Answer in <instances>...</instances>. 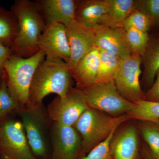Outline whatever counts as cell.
<instances>
[{
  "label": "cell",
  "instance_id": "6da1fadb",
  "mask_svg": "<svg viewBox=\"0 0 159 159\" xmlns=\"http://www.w3.org/2000/svg\"><path fill=\"white\" fill-rule=\"evenodd\" d=\"M11 10L18 21L17 37L11 48L12 54L27 58L39 51L38 43L46 24L34 2L16 0Z\"/></svg>",
  "mask_w": 159,
  "mask_h": 159
},
{
  "label": "cell",
  "instance_id": "7a4b0ae2",
  "mask_svg": "<svg viewBox=\"0 0 159 159\" xmlns=\"http://www.w3.org/2000/svg\"><path fill=\"white\" fill-rule=\"evenodd\" d=\"M72 79L68 66L63 61L45 58L34 73L28 104L41 103L51 94L63 96L73 87Z\"/></svg>",
  "mask_w": 159,
  "mask_h": 159
},
{
  "label": "cell",
  "instance_id": "3957f363",
  "mask_svg": "<svg viewBox=\"0 0 159 159\" xmlns=\"http://www.w3.org/2000/svg\"><path fill=\"white\" fill-rule=\"evenodd\" d=\"M30 148L37 159H51V133L53 121L43 103L27 104L16 113Z\"/></svg>",
  "mask_w": 159,
  "mask_h": 159
},
{
  "label": "cell",
  "instance_id": "277c9868",
  "mask_svg": "<svg viewBox=\"0 0 159 159\" xmlns=\"http://www.w3.org/2000/svg\"><path fill=\"white\" fill-rule=\"evenodd\" d=\"M130 119L127 114L113 117L89 107L73 126L82 139L79 159L85 156L95 146L107 139L112 132L117 130L120 125Z\"/></svg>",
  "mask_w": 159,
  "mask_h": 159
},
{
  "label": "cell",
  "instance_id": "5b68a950",
  "mask_svg": "<svg viewBox=\"0 0 159 159\" xmlns=\"http://www.w3.org/2000/svg\"><path fill=\"white\" fill-rule=\"evenodd\" d=\"M45 58L44 52L39 50L27 58L12 54L5 62L4 69L8 88L21 107L28 104L34 73Z\"/></svg>",
  "mask_w": 159,
  "mask_h": 159
},
{
  "label": "cell",
  "instance_id": "8992f818",
  "mask_svg": "<svg viewBox=\"0 0 159 159\" xmlns=\"http://www.w3.org/2000/svg\"><path fill=\"white\" fill-rule=\"evenodd\" d=\"M81 90L85 96L89 107L113 117L126 115L134 104L123 98L119 94L115 80L95 82Z\"/></svg>",
  "mask_w": 159,
  "mask_h": 159
},
{
  "label": "cell",
  "instance_id": "52a82bcc",
  "mask_svg": "<svg viewBox=\"0 0 159 159\" xmlns=\"http://www.w3.org/2000/svg\"><path fill=\"white\" fill-rule=\"evenodd\" d=\"M16 116L0 119V159H37L30 148L21 122Z\"/></svg>",
  "mask_w": 159,
  "mask_h": 159
},
{
  "label": "cell",
  "instance_id": "ba28073f",
  "mask_svg": "<svg viewBox=\"0 0 159 159\" xmlns=\"http://www.w3.org/2000/svg\"><path fill=\"white\" fill-rule=\"evenodd\" d=\"M89 107L83 92L73 87L63 96L55 97L47 108L53 122L73 126Z\"/></svg>",
  "mask_w": 159,
  "mask_h": 159
},
{
  "label": "cell",
  "instance_id": "9c48e42d",
  "mask_svg": "<svg viewBox=\"0 0 159 159\" xmlns=\"http://www.w3.org/2000/svg\"><path fill=\"white\" fill-rule=\"evenodd\" d=\"M141 56L131 54L121 59L119 72L115 79L117 90L121 96L134 103L145 99V93L140 84L142 74Z\"/></svg>",
  "mask_w": 159,
  "mask_h": 159
},
{
  "label": "cell",
  "instance_id": "30bf717a",
  "mask_svg": "<svg viewBox=\"0 0 159 159\" xmlns=\"http://www.w3.org/2000/svg\"><path fill=\"white\" fill-rule=\"evenodd\" d=\"M51 159H79L82 139L74 126L53 122L51 133Z\"/></svg>",
  "mask_w": 159,
  "mask_h": 159
},
{
  "label": "cell",
  "instance_id": "8fae6325",
  "mask_svg": "<svg viewBox=\"0 0 159 159\" xmlns=\"http://www.w3.org/2000/svg\"><path fill=\"white\" fill-rule=\"evenodd\" d=\"M39 50L44 52L46 59L61 60L68 64L71 51L66 26L54 23L46 25L39 41Z\"/></svg>",
  "mask_w": 159,
  "mask_h": 159
},
{
  "label": "cell",
  "instance_id": "7c38bea8",
  "mask_svg": "<svg viewBox=\"0 0 159 159\" xmlns=\"http://www.w3.org/2000/svg\"><path fill=\"white\" fill-rule=\"evenodd\" d=\"M95 47L120 57L121 59L131 54L125 29L102 25L93 29Z\"/></svg>",
  "mask_w": 159,
  "mask_h": 159
},
{
  "label": "cell",
  "instance_id": "4fadbf2b",
  "mask_svg": "<svg viewBox=\"0 0 159 159\" xmlns=\"http://www.w3.org/2000/svg\"><path fill=\"white\" fill-rule=\"evenodd\" d=\"M66 27L70 48V60L68 64L70 71L95 47V36L93 29L83 25L76 20Z\"/></svg>",
  "mask_w": 159,
  "mask_h": 159
},
{
  "label": "cell",
  "instance_id": "5bb4252c",
  "mask_svg": "<svg viewBox=\"0 0 159 159\" xmlns=\"http://www.w3.org/2000/svg\"><path fill=\"white\" fill-rule=\"evenodd\" d=\"M34 2L46 25L58 23L66 27L75 20L77 1L39 0Z\"/></svg>",
  "mask_w": 159,
  "mask_h": 159
},
{
  "label": "cell",
  "instance_id": "9a60e30c",
  "mask_svg": "<svg viewBox=\"0 0 159 159\" xmlns=\"http://www.w3.org/2000/svg\"><path fill=\"white\" fill-rule=\"evenodd\" d=\"M138 129L128 124L116 131L111 142L113 159H139L140 147Z\"/></svg>",
  "mask_w": 159,
  "mask_h": 159
},
{
  "label": "cell",
  "instance_id": "2e32d148",
  "mask_svg": "<svg viewBox=\"0 0 159 159\" xmlns=\"http://www.w3.org/2000/svg\"><path fill=\"white\" fill-rule=\"evenodd\" d=\"M99 62V50L95 47L70 71L77 88L82 89L96 82Z\"/></svg>",
  "mask_w": 159,
  "mask_h": 159
},
{
  "label": "cell",
  "instance_id": "e0dca14e",
  "mask_svg": "<svg viewBox=\"0 0 159 159\" xmlns=\"http://www.w3.org/2000/svg\"><path fill=\"white\" fill-rule=\"evenodd\" d=\"M108 9V0L77 1L75 19L83 25L93 29L100 25Z\"/></svg>",
  "mask_w": 159,
  "mask_h": 159
},
{
  "label": "cell",
  "instance_id": "ac0fdd59",
  "mask_svg": "<svg viewBox=\"0 0 159 159\" xmlns=\"http://www.w3.org/2000/svg\"><path fill=\"white\" fill-rule=\"evenodd\" d=\"M141 58L143 65L142 80L145 87L149 89L153 84L159 70V35L149 39Z\"/></svg>",
  "mask_w": 159,
  "mask_h": 159
},
{
  "label": "cell",
  "instance_id": "d6986e66",
  "mask_svg": "<svg viewBox=\"0 0 159 159\" xmlns=\"http://www.w3.org/2000/svg\"><path fill=\"white\" fill-rule=\"evenodd\" d=\"M108 9L100 25L118 28L135 9L134 0H108Z\"/></svg>",
  "mask_w": 159,
  "mask_h": 159
},
{
  "label": "cell",
  "instance_id": "ffe728a7",
  "mask_svg": "<svg viewBox=\"0 0 159 159\" xmlns=\"http://www.w3.org/2000/svg\"><path fill=\"white\" fill-rule=\"evenodd\" d=\"M18 31V21L14 12L0 6V43L11 48Z\"/></svg>",
  "mask_w": 159,
  "mask_h": 159
},
{
  "label": "cell",
  "instance_id": "44dd1931",
  "mask_svg": "<svg viewBox=\"0 0 159 159\" xmlns=\"http://www.w3.org/2000/svg\"><path fill=\"white\" fill-rule=\"evenodd\" d=\"M99 50V66L95 82L115 80L120 67L121 58L104 50Z\"/></svg>",
  "mask_w": 159,
  "mask_h": 159
},
{
  "label": "cell",
  "instance_id": "7402d4cb",
  "mask_svg": "<svg viewBox=\"0 0 159 159\" xmlns=\"http://www.w3.org/2000/svg\"><path fill=\"white\" fill-rule=\"evenodd\" d=\"M134 104L133 108L127 114L131 119L148 122L159 120V102L143 99Z\"/></svg>",
  "mask_w": 159,
  "mask_h": 159
},
{
  "label": "cell",
  "instance_id": "603a6c76",
  "mask_svg": "<svg viewBox=\"0 0 159 159\" xmlns=\"http://www.w3.org/2000/svg\"><path fill=\"white\" fill-rule=\"evenodd\" d=\"M139 131L157 159H159V125L156 122L140 121Z\"/></svg>",
  "mask_w": 159,
  "mask_h": 159
},
{
  "label": "cell",
  "instance_id": "cb8c5ba5",
  "mask_svg": "<svg viewBox=\"0 0 159 159\" xmlns=\"http://www.w3.org/2000/svg\"><path fill=\"white\" fill-rule=\"evenodd\" d=\"M20 107L8 88L5 74L0 85V119L16 115Z\"/></svg>",
  "mask_w": 159,
  "mask_h": 159
},
{
  "label": "cell",
  "instance_id": "d4e9b609",
  "mask_svg": "<svg viewBox=\"0 0 159 159\" xmlns=\"http://www.w3.org/2000/svg\"><path fill=\"white\" fill-rule=\"evenodd\" d=\"M124 29L132 54L142 56L149 42L148 32L132 28Z\"/></svg>",
  "mask_w": 159,
  "mask_h": 159
},
{
  "label": "cell",
  "instance_id": "484cf974",
  "mask_svg": "<svg viewBox=\"0 0 159 159\" xmlns=\"http://www.w3.org/2000/svg\"><path fill=\"white\" fill-rule=\"evenodd\" d=\"M152 26L151 21L148 16L139 9H135L118 28L123 29L132 28L147 32Z\"/></svg>",
  "mask_w": 159,
  "mask_h": 159
},
{
  "label": "cell",
  "instance_id": "4316f807",
  "mask_svg": "<svg viewBox=\"0 0 159 159\" xmlns=\"http://www.w3.org/2000/svg\"><path fill=\"white\" fill-rule=\"evenodd\" d=\"M135 9L148 16L152 26L159 28V0H137Z\"/></svg>",
  "mask_w": 159,
  "mask_h": 159
},
{
  "label": "cell",
  "instance_id": "83f0119b",
  "mask_svg": "<svg viewBox=\"0 0 159 159\" xmlns=\"http://www.w3.org/2000/svg\"><path fill=\"white\" fill-rule=\"evenodd\" d=\"M116 131L112 132L107 139L95 146L85 156L79 159H113L111 151V142Z\"/></svg>",
  "mask_w": 159,
  "mask_h": 159
},
{
  "label": "cell",
  "instance_id": "f1b7e54d",
  "mask_svg": "<svg viewBox=\"0 0 159 159\" xmlns=\"http://www.w3.org/2000/svg\"><path fill=\"white\" fill-rule=\"evenodd\" d=\"M145 100L159 102V70L153 84L145 93Z\"/></svg>",
  "mask_w": 159,
  "mask_h": 159
},
{
  "label": "cell",
  "instance_id": "f546056e",
  "mask_svg": "<svg viewBox=\"0 0 159 159\" xmlns=\"http://www.w3.org/2000/svg\"><path fill=\"white\" fill-rule=\"evenodd\" d=\"M12 54L10 48L0 43V78H2L5 76L4 65Z\"/></svg>",
  "mask_w": 159,
  "mask_h": 159
},
{
  "label": "cell",
  "instance_id": "4dcf8cb0",
  "mask_svg": "<svg viewBox=\"0 0 159 159\" xmlns=\"http://www.w3.org/2000/svg\"><path fill=\"white\" fill-rule=\"evenodd\" d=\"M141 155L143 159H157L152 155L148 146L144 145L142 147Z\"/></svg>",
  "mask_w": 159,
  "mask_h": 159
},
{
  "label": "cell",
  "instance_id": "1f68e13d",
  "mask_svg": "<svg viewBox=\"0 0 159 159\" xmlns=\"http://www.w3.org/2000/svg\"><path fill=\"white\" fill-rule=\"evenodd\" d=\"M2 78H0V85H1V83H2Z\"/></svg>",
  "mask_w": 159,
  "mask_h": 159
},
{
  "label": "cell",
  "instance_id": "d6a6232c",
  "mask_svg": "<svg viewBox=\"0 0 159 159\" xmlns=\"http://www.w3.org/2000/svg\"><path fill=\"white\" fill-rule=\"evenodd\" d=\"M155 122H157V123L159 125V120H158V121H155Z\"/></svg>",
  "mask_w": 159,
  "mask_h": 159
}]
</instances>
